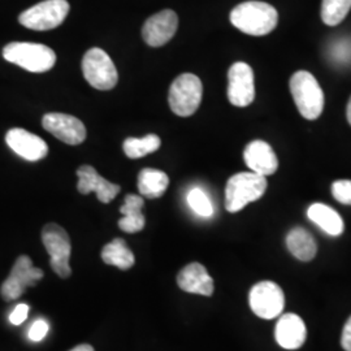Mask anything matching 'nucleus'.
<instances>
[{
    "mask_svg": "<svg viewBox=\"0 0 351 351\" xmlns=\"http://www.w3.org/2000/svg\"><path fill=\"white\" fill-rule=\"evenodd\" d=\"M230 23L245 34L262 37L276 27L278 13L268 3L245 1L230 12Z\"/></svg>",
    "mask_w": 351,
    "mask_h": 351,
    "instance_id": "nucleus-1",
    "label": "nucleus"
},
{
    "mask_svg": "<svg viewBox=\"0 0 351 351\" xmlns=\"http://www.w3.org/2000/svg\"><path fill=\"white\" fill-rule=\"evenodd\" d=\"M3 58L33 73L49 72L56 63V53L49 46L30 42H12L3 49Z\"/></svg>",
    "mask_w": 351,
    "mask_h": 351,
    "instance_id": "nucleus-2",
    "label": "nucleus"
},
{
    "mask_svg": "<svg viewBox=\"0 0 351 351\" xmlns=\"http://www.w3.org/2000/svg\"><path fill=\"white\" fill-rule=\"evenodd\" d=\"M267 180L254 172H241L226 182V208L228 213H239L249 203L258 201L267 190Z\"/></svg>",
    "mask_w": 351,
    "mask_h": 351,
    "instance_id": "nucleus-3",
    "label": "nucleus"
},
{
    "mask_svg": "<svg viewBox=\"0 0 351 351\" xmlns=\"http://www.w3.org/2000/svg\"><path fill=\"white\" fill-rule=\"evenodd\" d=\"M290 93L298 111L307 120H316L324 108V94L314 75L300 71L290 78Z\"/></svg>",
    "mask_w": 351,
    "mask_h": 351,
    "instance_id": "nucleus-4",
    "label": "nucleus"
},
{
    "mask_svg": "<svg viewBox=\"0 0 351 351\" xmlns=\"http://www.w3.org/2000/svg\"><path fill=\"white\" fill-rule=\"evenodd\" d=\"M203 95V85L195 75H178L169 88L168 101L172 112L181 117H189L199 108Z\"/></svg>",
    "mask_w": 351,
    "mask_h": 351,
    "instance_id": "nucleus-5",
    "label": "nucleus"
},
{
    "mask_svg": "<svg viewBox=\"0 0 351 351\" xmlns=\"http://www.w3.org/2000/svg\"><path fill=\"white\" fill-rule=\"evenodd\" d=\"M71 10L66 0H45L19 16V23L37 32L52 30L62 25Z\"/></svg>",
    "mask_w": 351,
    "mask_h": 351,
    "instance_id": "nucleus-6",
    "label": "nucleus"
},
{
    "mask_svg": "<svg viewBox=\"0 0 351 351\" xmlns=\"http://www.w3.org/2000/svg\"><path fill=\"white\" fill-rule=\"evenodd\" d=\"M82 73L88 84L97 90H112L119 81V73L110 55L99 47H94L84 55Z\"/></svg>",
    "mask_w": 351,
    "mask_h": 351,
    "instance_id": "nucleus-7",
    "label": "nucleus"
},
{
    "mask_svg": "<svg viewBox=\"0 0 351 351\" xmlns=\"http://www.w3.org/2000/svg\"><path fill=\"white\" fill-rule=\"evenodd\" d=\"M42 241L46 250L50 254L52 271L62 278H68L72 275L69 265L72 245L65 229L55 223H50L45 226L42 230Z\"/></svg>",
    "mask_w": 351,
    "mask_h": 351,
    "instance_id": "nucleus-8",
    "label": "nucleus"
},
{
    "mask_svg": "<svg viewBox=\"0 0 351 351\" xmlns=\"http://www.w3.org/2000/svg\"><path fill=\"white\" fill-rule=\"evenodd\" d=\"M43 276V271L34 267L27 255H21L13 264L10 276L1 285V297L8 302L17 300L25 293L26 289L34 287Z\"/></svg>",
    "mask_w": 351,
    "mask_h": 351,
    "instance_id": "nucleus-9",
    "label": "nucleus"
},
{
    "mask_svg": "<svg viewBox=\"0 0 351 351\" xmlns=\"http://www.w3.org/2000/svg\"><path fill=\"white\" fill-rule=\"evenodd\" d=\"M249 302L254 314L265 320H271L282 313L285 295L276 282L262 281L251 289Z\"/></svg>",
    "mask_w": 351,
    "mask_h": 351,
    "instance_id": "nucleus-10",
    "label": "nucleus"
},
{
    "mask_svg": "<svg viewBox=\"0 0 351 351\" xmlns=\"http://www.w3.org/2000/svg\"><path fill=\"white\" fill-rule=\"evenodd\" d=\"M255 98L254 72L246 63H234L228 72V99L236 107H247Z\"/></svg>",
    "mask_w": 351,
    "mask_h": 351,
    "instance_id": "nucleus-11",
    "label": "nucleus"
},
{
    "mask_svg": "<svg viewBox=\"0 0 351 351\" xmlns=\"http://www.w3.org/2000/svg\"><path fill=\"white\" fill-rule=\"evenodd\" d=\"M42 125L53 137L66 145H81L86 139V128L84 123L66 113H47L42 119Z\"/></svg>",
    "mask_w": 351,
    "mask_h": 351,
    "instance_id": "nucleus-12",
    "label": "nucleus"
},
{
    "mask_svg": "<svg viewBox=\"0 0 351 351\" xmlns=\"http://www.w3.org/2000/svg\"><path fill=\"white\" fill-rule=\"evenodd\" d=\"M178 17L175 11L164 10L149 17L142 27L143 40L151 47H162L175 37Z\"/></svg>",
    "mask_w": 351,
    "mask_h": 351,
    "instance_id": "nucleus-13",
    "label": "nucleus"
},
{
    "mask_svg": "<svg viewBox=\"0 0 351 351\" xmlns=\"http://www.w3.org/2000/svg\"><path fill=\"white\" fill-rule=\"evenodd\" d=\"M8 147L27 162H38L49 155L47 143L21 128H13L5 134Z\"/></svg>",
    "mask_w": 351,
    "mask_h": 351,
    "instance_id": "nucleus-14",
    "label": "nucleus"
},
{
    "mask_svg": "<svg viewBox=\"0 0 351 351\" xmlns=\"http://www.w3.org/2000/svg\"><path fill=\"white\" fill-rule=\"evenodd\" d=\"M77 176H78V184H77L78 191L84 195L94 191L97 194V198L101 203H110L120 193L119 185L103 178L91 165L80 167L77 169Z\"/></svg>",
    "mask_w": 351,
    "mask_h": 351,
    "instance_id": "nucleus-15",
    "label": "nucleus"
},
{
    "mask_svg": "<svg viewBox=\"0 0 351 351\" xmlns=\"http://www.w3.org/2000/svg\"><path fill=\"white\" fill-rule=\"evenodd\" d=\"M243 159L254 173L263 177L274 175L278 168L275 151L271 145L261 139L252 141L246 146L243 151Z\"/></svg>",
    "mask_w": 351,
    "mask_h": 351,
    "instance_id": "nucleus-16",
    "label": "nucleus"
},
{
    "mask_svg": "<svg viewBox=\"0 0 351 351\" xmlns=\"http://www.w3.org/2000/svg\"><path fill=\"white\" fill-rule=\"evenodd\" d=\"M275 336L277 343L281 348L287 350H295L304 343L307 330L303 320L298 315L287 314L281 316L277 322Z\"/></svg>",
    "mask_w": 351,
    "mask_h": 351,
    "instance_id": "nucleus-17",
    "label": "nucleus"
},
{
    "mask_svg": "<svg viewBox=\"0 0 351 351\" xmlns=\"http://www.w3.org/2000/svg\"><path fill=\"white\" fill-rule=\"evenodd\" d=\"M177 285L186 293L201 294L206 297L213 295V277L199 263H190L184 267L177 276Z\"/></svg>",
    "mask_w": 351,
    "mask_h": 351,
    "instance_id": "nucleus-18",
    "label": "nucleus"
},
{
    "mask_svg": "<svg viewBox=\"0 0 351 351\" xmlns=\"http://www.w3.org/2000/svg\"><path fill=\"white\" fill-rule=\"evenodd\" d=\"M143 206H145V201L141 195H136V194L126 195L124 206L120 208V213L124 215V217L119 220V228L123 232L137 233L145 228L146 219L142 213Z\"/></svg>",
    "mask_w": 351,
    "mask_h": 351,
    "instance_id": "nucleus-19",
    "label": "nucleus"
},
{
    "mask_svg": "<svg viewBox=\"0 0 351 351\" xmlns=\"http://www.w3.org/2000/svg\"><path fill=\"white\" fill-rule=\"evenodd\" d=\"M308 219L319 228H322L326 234L337 237L343 233V220L337 211L323 203H314L307 211Z\"/></svg>",
    "mask_w": 351,
    "mask_h": 351,
    "instance_id": "nucleus-20",
    "label": "nucleus"
},
{
    "mask_svg": "<svg viewBox=\"0 0 351 351\" xmlns=\"http://www.w3.org/2000/svg\"><path fill=\"white\" fill-rule=\"evenodd\" d=\"M287 246L293 256L302 262L313 261L317 252L314 237L303 228H294L287 236Z\"/></svg>",
    "mask_w": 351,
    "mask_h": 351,
    "instance_id": "nucleus-21",
    "label": "nucleus"
},
{
    "mask_svg": "<svg viewBox=\"0 0 351 351\" xmlns=\"http://www.w3.org/2000/svg\"><path fill=\"white\" fill-rule=\"evenodd\" d=\"M169 185V177L163 171L145 168L139 172L138 190L141 195L149 199H156L163 197Z\"/></svg>",
    "mask_w": 351,
    "mask_h": 351,
    "instance_id": "nucleus-22",
    "label": "nucleus"
},
{
    "mask_svg": "<svg viewBox=\"0 0 351 351\" xmlns=\"http://www.w3.org/2000/svg\"><path fill=\"white\" fill-rule=\"evenodd\" d=\"M101 259L104 263L117 267L123 271L132 268L136 262L134 254L123 239H113L112 242L107 243L101 250Z\"/></svg>",
    "mask_w": 351,
    "mask_h": 351,
    "instance_id": "nucleus-23",
    "label": "nucleus"
},
{
    "mask_svg": "<svg viewBox=\"0 0 351 351\" xmlns=\"http://www.w3.org/2000/svg\"><path fill=\"white\" fill-rule=\"evenodd\" d=\"M162 139L156 134H147L142 138H128L124 141L123 150L130 159H139L159 150Z\"/></svg>",
    "mask_w": 351,
    "mask_h": 351,
    "instance_id": "nucleus-24",
    "label": "nucleus"
},
{
    "mask_svg": "<svg viewBox=\"0 0 351 351\" xmlns=\"http://www.w3.org/2000/svg\"><path fill=\"white\" fill-rule=\"evenodd\" d=\"M351 0H323L322 19L328 26L341 24L350 12Z\"/></svg>",
    "mask_w": 351,
    "mask_h": 351,
    "instance_id": "nucleus-25",
    "label": "nucleus"
},
{
    "mask_svg": "<svg viewBox=\"0 0 351 351\" xmlns=\"http://www.w3.org/2000/svg\"><path fill=\"white\" fill-rule=\"evenodd\" d=\"M188 203L190 208L202 217L213 216V204H211L210 198L206 195V193L202 189L194 188L193 190H190V193L188 194Z\"/></svg>",
    "mask_w": 351,
    "mask_h": 351,
    "instance_id": "nucleus-26",
    "label": "nucleus"
},
{
    "mask_svg": "<svg viewBox=\"0 0 351 351\" xmlns=\"http://www.w3.org/2000/svg\"><path fill=\"white\" fill-rule=\"evenodd\" d=\"M332 194L336 201L342 204L351 206V181L350 180H339L332 185Z\"/></svg>",
    "mask_w": 351,
    "mask_h": 351,
    "instance_id": "nucleus-27",
    "label": "nucleus"
},
{
    "mask_svg": "<svg viewBox=\"0 0 351 351\" xmlns=\"http://www.w3.org/2000/svg\"><path fill=\"white\" fill-rule=\"evenodd\" d=\"M47 332H49V324L45 320H38L29 330V339L34 342L42 341L46 337Z\"/></svg>",
    "mask_w": 351,
    "mask_h": 351,
    "instance_id": "nucleus-28",
    "label": "nucleus"
},
{
    "mask_svg": "<svg viewBox=\"0 0 351 351\" xmlns=\"http://www.w3.org/2000/svg\"><path fill=\"white\" fill-rule=\"evenodd\" d=\"M27 314H29V306L21 303V304L16 306L12 314L10 315V320L14 326H20L25 322Z\"/></svg>",
    "mask_w": 351,
    "mask_h": 351,
    "instance_id": "nucleus-29",
    "label": "nucleus"
},
{
    "mask_svg": "<svg viewBox=\"0 0 351 351\" xmlns=\"http://www.w3.org/2000/svg\"><path fill=\"white\" fill-rule=\"evenodd\" d=\"M341 345L345 351H351V316L348 319L346 324L343 326L342 337H341Z\"/></svg>",
    "mask_w": 351,
    "mask_h": 351,
    "instance_id": "nucleus-30",
    "label": "nucleus"
},
{
    "mask_svg": "<svg viewBox=\"0 0 351 351\" xmlns=\"http://www.w3.org/2000/svg\"><path fill=\"white\" fill-rule=\"evenodd\" d=\"M71 351H94V348L88 343H84V345L75 346V349H72Z\"/></svg>",
    "mask_w": 351,
    "mask_h": 351,
    "instance_id": "nucleus-31",
    "label": "nucleus"
},
{
    "mask_svg": "<svg viewBox=\"0 0 351 351\" xmlns=\"http://www.w3.org/2000/svg\"><path fill=\"white\" fill-rule=\"evenodd\" d=\"M348 121H349V124L351 125V98L349 103H348Z\"/></svg>",
    "mask_w": 351,
    "mask_h": 351,
    "instance_id": "nucleus-32",
    "label": "nucleus"
}]
</instances>
